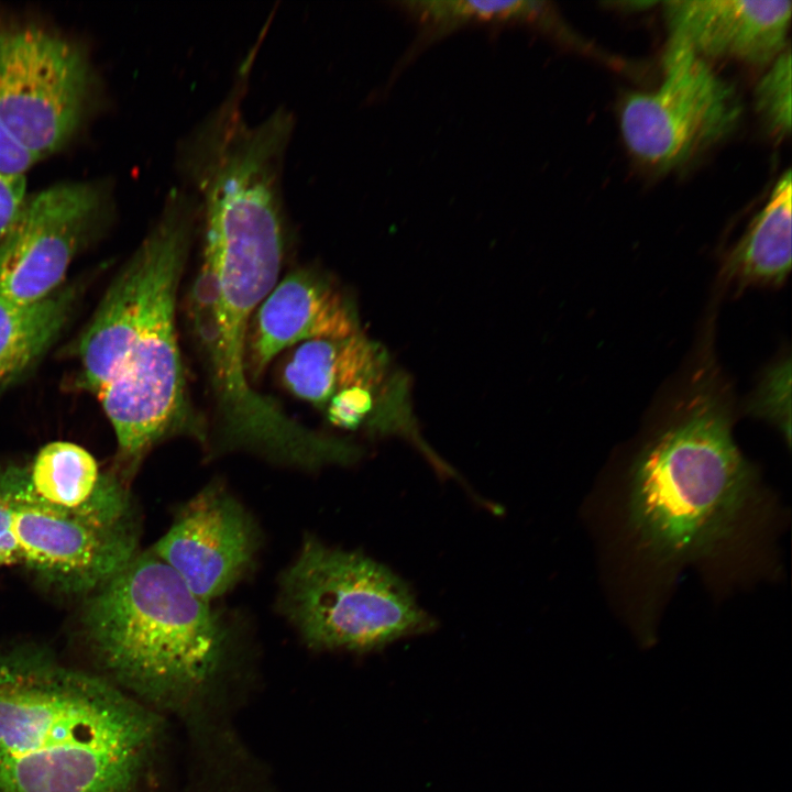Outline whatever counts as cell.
Returning a JSON list of instances; mask_svg holds the SVG:
<instances>
[{"label":"cell","instance_id":"6da1fadb","mask_svg":"<svg viewBox=\"0 0 792 792\" xmlns=\"http://www.w3.org/2000/svg\"><path fill=\"white\" fill-rule=\"evenodd\" d=\"M160 715L44 649L0 652V792H135Z\"/></svg>","mask_w":792,"mask_h":792},{"label":"cell","instance_id":"7a4b0ae2","mask_svg":"<svg viewBox=\"0 0 792 792\" xmlns=\"http://www.w3.org/2000/svg\"><path fill=\"white\" fill-rule=\"evenodd\" d=\"M667 414L630 468L627 514L646 550L679 562L713 553L737 532L757 474L734 441L730 397L712 366Z\"/></svg>","mask_w":792,"mask_h":792},{"label":"cell","instance_id":"3957f363","mask_svg":"<svg viewBox=\"0 0 792 792\" xmlns=\"http://www.w3.org/2000/svg\"><path fill=\"white\" fill-rule=\"evenodd\" d=\"M81 623L108 679L151 708L191 715L228 661L221 617L152 551L90 594Z\"/></svg>","mask_w":792,"mask_h":792},{"label":"cell","instance_id":"277c9868","mask_svg":"<svg viewBox=\"0 0 792 792\" xmlns=\"http://www.w3.org/2000/svg\"><path fill=\"white\" fill-rule=\"evenodd\" d=\"M278 608L308 647L365 653L436 627L396 573L306 537L279 580Z\"/></svg>","mask_w":792,"mask_h":792},{"label":"cell","instance_id":"5b68a950","mask_svg":"<svg viewBox=\"0 0 792 792\" xmlns=\"http://www.w3.org/2000/svg\"><path fill=\"white\" fill-rule=\"evenodd\" d=\"M188 253L172 257L141 312L112 381L97 396L131 471L157 443L175 436L206 440L187 393L176 330V298Z\"/></svg>","mask_w":792,"mask_h":792},{"label":"cell","instance_id":"8992f818","mask_svg":"<svg viewBox=\"0 0 792 792\" xmlns=\"http://www.w3.org/2000/svg\"><path fill=\"white\" fill-rule=\"evenodd\" d=\"M97 80L86 51L32 21L0 15V119L38 160L85 123Z\"/></svg>","mask_w":792,"mask_h":792},{"label":"cell","instance_id":"52a82bcc","mask_svg":"<svg viewBox=\"0 0 792 792\" xmlns=\"http://www.w3.org/2000/svg\"><path fill=\"white\" fill-rule=\"evenodd\" d=\"M657 89L634 91L622 103L619 124L631 154L671 169L729 136L743 106L736 89L684 41L670 36Z\"/></svg>","mask_w":792,"mask_h":792},{"label":"cell","instance_id":"ba28073f","mask_svg":"<svg viewBox=\"0 0 792 792\" xmlns=\"http://www.w3.org/2000/svg\"><path fill=\"white\" fill-rule=\"evenodd\" d=\"M111 211L110 189L99 182L62 183L26 199L0 242V296L29 304L57 290Z\"/></svg>","mask_w":792,"mask_h":792},{"label":"cell","instance_id":"9c48e42d","mask_svg":"<svg viewBox=\"0 0 792 792\" xmlns=\"http://www.w3.org/2000/svg\"><path fill=\"white\" fill-rule=\"evenodd\" d=\"M260 546L255 521L220 484H209L176 513L151 550L200 600L211 603L241 581Z\"/></svg>","mask_w":792,"mask_h":792},{"label":"cell","instance_id":"30bf717a","mask_svg":"<svg viewBox=\"0 0 792 792\" xmlns=\"http://www.w3.org/2000/svg\"><path fill=\"white\" fill-rule=\"evenodd\" d=\"M10 507L22 564L63 594L94 593L139 553L134 522L100 526Z\"/></svg>","mask_w":792,"mask_h":792},{"label":"cell","instance_id":"8fae6325","mask_svg":"<svg viewBox=\"0 0 792 792\" xmlns=\"http://www.w3.org/2000/svg\"><path fill=\"white\" fill-rule=\"evenodd\" d=\"M0 499L100 526L133 522L124 485L68 441L47 443L30 463L0 468Z\"/></svg>","mask_w":792,"mask_h":792},{"label":"cell","instance_id":"7c38bea8","mask_svg":"<svg viewBox=\"0 0 792 792\" xmlns=\"http://www.w3.org/2000/svg\"><path fill=\"white\" fill-rule=\"evenodd\" d=\"M354 307L327 276L311 267L277 282L250 323L246 373L251 384L283 351L319 339H342L361 331Z\"/></svg>","mask_w":792,"mask_h":792},{"label":"cell","instance_id":"4fadbf2b","mask_svg":"<svg viewBox=\"0 0 792 792\" xmlns=\"http://www.w3.org/2000/svg\"><path fill=\"white\" fill-rule=\"evenodd\" d=\"M792 3L787 0L667 1L670 36L701 57L770 65L789 45Z\"/></svg>","mask_w":792,"mask_h":792},{"label":"cell","instance_id":"5bb4252c","mask_svg":"<svg viewBox=\"0 0 792 792\" xmlns=\"http://www.w3.org/2000/svg\"><path fill=\"white\" fill-rule=\"evenodd\" d=\"M387 358L361 331L342 339H319L295 346L280 380L296 397L324 409L337 395L356 387L378 391Z\"/></svg>","mask_w":792,"mask_h":792},{"label":"cell","instance_id":"9a60e30c","mask_svg":"<svg viewBox=\"0 0 792 792\" xmlns=\"http://www.w3.org/2000/svg\"><path fill=\"white\" fill-rule=\"evenodd\" d=\"M791 172L774 184L747 230L726 254L723 282L741 290L750 286L779 287L791 270Z\"/></svg>","mask_w":792,"mask_h":792},{"label":"cell","instance_id":"2e32d148","mask_svg":"<svg viewBox=\"0 0 792 792\" xmlns=\"http://www.w3.org/2000/svg\"><path fill=\"white\" fill-rule=\"evenodd\" d=\"M76 298L72 287L21 304L0 296V392L32 369L59 336Z\"/></svg>","mask_w":792,"mask_h":792},{"label":"cell","instance_id":"e0dca14e","mask_svg":"<svg viewBox=\"0 0 792 792\" xmlns=\"http://www.w3.org/2000/svg\"><path fill=\"white\" fill-rule=\"evenodd\" d=\"M407 10L443 34L471 22L524 23L546 19L548 9L539 1H413Z\"/></svg>","mask_w":792,"mask_h":792},{"label":"cell","instance_id":"ac0fdd59","mask_svg":"<svg viewBox=\"0 0 792 792\" xmlns=\"http://www.w3.org/2000/svg\"><path fill=\"white\" fill-rule=\"evenodd\" d=\"M759 79L755 106L768 131L784 139L791 131V53L788 46Z\"/></svg>","mask_w":792,"mask_h":792},{"label":"cell","instance_id":"d6986e66","mask_svg":"<svg viewBox=\"0 0 792 792\" xmlns=\"http://www.w3.org/2000/svg\"><path fill=\"white\" fill-rule=\"evenodd\" d=\"M38 161L0 119V173L11 177H25L26 172Z\"/></svg>","mask_w":792,"mask_h":792},{"label":"cell","instance_id":"ffe728a7","mask_svg":"<svg viewBox=\"0 0 792 792\" xmlns=\"http://www.w3.org/2000/svg\"><path fill=\"white\" fill-rule=\"evenodd\" d=\"M25 201V177L0 173V242L14 224Z\"/></svg>","mask_w":792,"mask_h":792},{"label":"cell","instance_id":"44dd1931","mask_svg":"<svg viewBox=\"0 0 792 792\" xmlns=\"http://www.w3.org/2000/svg\"><path fill=\"white\" fill-rule=\"evenodd\" d=\"M22 564V556L12 526L10 505L0 499V566Z\"/></svg>","mask_w":792,"mask_h":792}]
</instances>
